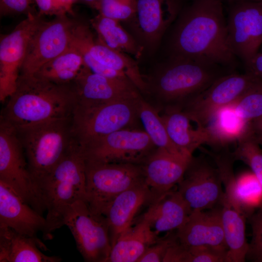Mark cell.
<instances>
[{
    "mask_svg": "<svg viewBox=\"0 0 262 262\" xmlns=\"http://www.w3.org/2000/svg\"><path fill=\"white\" fill-rule=\"evenodd\" d=\"M172 57L216 66L231 64L221 0H195L181 14L171 41Z\"/></svg>",
    "mask_w": 262,
    "mask_h": 262,
    "instance_id": "cell-1",
    "label": "cell"
},
{
    "mask_svg": "<svg viewBox=\"0 0 262 262\" xmlns=\"http://www.w3.org/2000/svg\"><path fill=\"white\" fill-rule=\"evenodd\" d=\"M76 104L72 83L58 84L34 75H20L0 119L18 131L71 117Z\"/></svg>",
    "mask_w": 262,
    "mask_h": 262,
    "instance_id": "cell-2",
    "label": "cell"
},
{
    "mask_svg": "<svg viewBox=\"0 0 262 262\" xmlns=\"http://www.w3.org/2000/svg\"><path fill=\"white\" fill-rule=\"evenodd\" d=\"M47 211L45 240L64 225L71 206L85 200V160L82 147L74 141L71 147L38 188Z\"/></svg>",
    "mask_w": 262,
    "mask_h": 262,
    "instance_id": "cell-3",
    "label": "cell"
},
{
    "mask_svg": "<svg viewBox=\"0 0 262 262\" xmlns=\"http://www.w3.org/2000/svg\"><path fill=\"white\" fill-rule=\"evenodd\" d=\"M229 73L221 69L219 66L171 57L147 82V92L152 93L164 109H181L217 79Z\"/></svg>",
    "mask_w": 262,
    "mask_h": 262,
    "instance_id": "cell-4",
    "label": "cell"
},
{
    "mask_svg": "<svg viewBox=\"0 0 262 262\" xmlns=\"http://www.w3.org/2000/svg\"><path fill=\"white\" fill-rule=\"evenodd\" d=\"M72 117L16 130L23 146L29 172L38 192L40 184L75 140Z\"/></svg>",
    "mask_w": 262,
    "mask_h": 262,
    "instance_id": "cell-5",
    "label": "cell"
},
{
    "mask_svg": "<svg viewBox=\"0 0 262 262\" xmlns=\"http://www.w3.org/2000/svg\"><path fill=\"white\" fill-rule=\"evenodd\" d=\"M140 94L117 99L86 110L75 109L72 131L81 147L117 131L134 128L138 120Z\"/></svg>",
    "mask_w": 262,
    "mask_h": 262,
    "instance_id": "cell-6",
    "label": "cell"
},
{
    "mask_svg": "<svg viewBox=\"0 0 262 262\" xmlns=\"http://www.w3.org/2000/svg\"><path fill=\"white\" fill-rule=\"evenodd\" d=\"M144 182L141 164L85 161V201L95 213L103 215L121 193Z\"/></svg>",
    "mask_w": 262,
    "mask_h": 262,
    "instance_id": "cell-7",
    "label": "cell"
},
{
    "mask_svg": "<svg viewBox=\"0 0 262 262\" xmlns=\"http://www.w3.org/2000/svg\"><path fill=\"white\" fill-rule=\"evenodd\" d=\"M0 181L14 191L40 213L46 211L29 171L16 130L0 119Z\"/></svg>",
    "mask_w": 262,
    "mask_h": 262,
    "instance_id": "cell-8",
    "label": "cell"
},
{
    "mask_svg": "<svg viewBox=\"0 0 262 262\" xmlns=\"http://www.w3.org/2000/svg\"><path fill=\"white\" fill-rule=\"evenodd\" d=\"M85 262H106L112 249L106 217L92 212L84 200L75 202L65 219Z\"/></svg>",
    "mask_w": 262,
    "mask_h": 262,
    "instance_id": "cell-9",
    "label": "cell"
},
{
    "mask_svg": "<svg viewBox=\"0 0 262 262\" xmlns=\"http://www.w3.org/2000/svg\"><path fill=\"white\" fill-rule=\"evenodd\" d=\"M86 162L142 164L157 148L143 129L117 131L82 147Z\"/></svg>",
    "mask_w": 262,
    "mask_h": 262,
    "instance_id": "cell-10",
    "label": "cell"
},
{
    "mask_svg": "<svg viewBox=\"0 0 262 262\" xmlns=\"http://www.w3.org/2000/svg\"><path fill=\"white\" fill-rule=\"evenodd\" d=\"M177 185V191L192 210L222 206L225 193L219 171L203 156L191 157Z\"/></svg>",
    "mask_w": 262,
    "mask_h": 262,
    "instance_id": "cell-11",
    "label": "cell"
},
{
    "mask_svg": "<svg viewBox=\"0 0 262 262\" xmlns=\"http://www.w3.org/2000/svg\"><path fill=\"white\" fill-rule=\"evenodd\" d=\"M257 80L246 72L225 74L188 100L181 110L196 126L204 127L217 110L235 101Z\"/></svg>",
    "mask_w": 262,
    "mask_h": 262,
    "instance_id": "cell-12",
    "label": "cell"
},
{
    "mask_svg": "<svg viewBox=\"0 0 262 262\" xmlns=\"http://www.w3.org/2000/svg\"><path fill=\"white\" fill-rule=\"evenodd\" d=\"M41 15H27L9 34L0 40V101L3 102L15 91L30 40L42 22Z\"/></svg>",
    "mask_w": 262,
    "mask_h": 262,
    "instance_id": "cell-13",
    "label": "cell"
},
{
    "mask_svg": "<svg viewBox=\"0 0 262 262\" xmlns=\"http://www.w3.org/2000/svg\"><path fill=\"white\" fill-rule=\"evenodd\" d=\"M75 22L66 13L42 21L29 43L20 74L34 75L40 67L66 51L71 43Z\"/></svg>",
    "mask_w": 262,
    "mask_h": 262,
    "instance_id": "cell-14",
    "label": "cell"
},
{
    "mask_svg": "<svg viewBox=\"0 0 262 262\" xmlns=\"http://www.w3.org/2000/svg\"><path fill=\"white\" fill-rule=\"evenodd\" d=\"M228 37L235 56L248 63L262 45V0H244L231 10Z\"/></svg>",
    "mask_w": 262,
    "mask_h": 262,
    "instance_id": "cell-15",
    "label": "cell"
},
{
    "mask_svg": "<svg viewBox=\"0 0 262 262\" xmlns=\"http://www.w3.org/2000/svg\"><path fill=\"white\" fill-rule=\"evenodd\" d=\"M72 83L76 98L75 109L80 110L93 108L140 94L130 80L111 78L97 74L85 65Z\"/></svg>",
    "mask_w": 262,
    "mask_h": 262,
    "instance_id": "cell-16",
    "label": "cell"
},
{
    "mask_svg": "<svg viewBox=\"0 0 262 262\" xmlns=\"http://www.w3.org/2000/svg\"><path fill=\"white\" fill-rule=\"evenodd\" d=\"M178 9L176 0H136V11L129 22L144 49L156 48Z\"/></svg>",
    "mask_w": 262,
    "mask_h": 262,
    "instance_id": "cell-17",
    "label": "cell"
},
{
    "mask_svg": "<svg viewBox=\"0 0 262 262\" xmlns=\"http://www.w3.org/2000/svg\"><path fill=\"white\" fill-rule=\"evenodd\" d=\"M71 44L84 49L100 64L123 74L141 92H147V85L136 62L126 53L110 48L99 38L95 40L87 25L76 22Z\"/></svg>",
    "mask_w": 262,
    "mask_h": 262,
    "instance_id": "cell-18",
    "label": "cell"
},
{
    "mask_svg": "<svg viewBox=\"0 0 262 262\" xmlns=\"http://www.w3.org/2000/svg\"><path fill=\"white\" fill-rule=\"evenodd\" d=\"M192 157L157 148L141 164L145 183L152 192L154 200L172 190L181 180Z\"/></svg>",
    "mask_w": 262,
    "mask_h": 262,
    "instance_id": "cell-19",
    "label": "cell"
},
{
    "mask_svg": "<svg viewBox=\"0 0 262 262\" xmlns=\"http://www.w3.org/2000/svg\"><path fill=\"white\" fill-rule=\"evenodd\" d=\"M222 207L207 211L193 210L176 229L180 243L187 246H209L228 250L222 222Z\"/></svg>",
    "mask_w": 262,
    "mask_h": 262,
    "instance_id": "cell-20",
    "label": "cell"
},
{
    "mask_svg": "<svg viewBox=\"0 0 262 262\" xmlns=\"http://www.w3.org/2000/svg\"><path fill=\"white\" fill-rule=\"evenodd\" d=\"M45 217L14 191L0 181V227H8L22 235L38 239L44 232Z\"/></svg>",
    "mask_w": 262,
    "mask_h": 262,
    "instance_id": "cell-21",
    "label": "cell"
},
{
    "mask_svg": "<svg viewBox=\"0 0 262 262\" xmlns=\"http://www.w3.org/2000/svg\"><path fill=\"white\" fill-rule=\"evenodd\" d=\"M155 197L145 182L134 186L119 195L104 213L109 229L112 247L121 234L132 225L134 218Z\"/></svg>",
    "mask_w": 262,
    "mask_h": 262,
    "instance_id": "cell-22",
    "label": "cell"
},
{
    "mask_svg": "<svg viewBox=\"0 0 262 262\" xmlns=\"http://www.w3.org/2000/svg\"><path fill=\"white\" fill-rule=\"evenodd\" d=\"M250 122L236 113L233 102L217 110L205 126L211 150L230 148L249 131Z\"/></svg>",
    "mask_w": 262,
    "mask_h": 262,
    "instance_id": "cell-23",
    "label": "cell"
},
{
    "mask_svg": "<svg viewBox=\"0 0 262 262\" xmlns=\"http://www.w3.org/2000/svg\"><path fill=\"white\" fill-rule=\"evenodd\" d=\"M192 211L177 190H172L152 202L142 217L159 234L178 229Z\"/></svg>",
    "mask_w": 262,
    "mask_h": 262,
    "instance_id": "cell-24",
    "label": "cell"
},
{
    "mask_svg": "<svg viewBox=\"0 0 262 262\" xmlns=\"http://www.w3.org/2000/svg\"><path fill=\"white\" fill-rule=\"evenodd\" d=\"M47 247L39 239L0 227V262H60L61 257L48 256L39 249Z\"/></svg>",
    "mask_w": 262,
    "mask_h": 262,
    "instance_id": "cell-25",
    "label": "cell"
},
{
    "mask_svg": "<svg viewBox=\"0 0 262 262\" xmlns=\"http://www.w3.org/2000/svg\"><path fill=\"white\" fill-rule=\"evenodd\" d=\"M159 238V234L142 216L117 239L106 262H138L147 250Z\"/></svg>",
    "mask_w": 262,
    "mask_h": 262,
    "instance_id": "cell-26",
    "label": "cell"
},
{
    "mask_svg": "<svg viewBox=\"0 0 262 262\" xmlns=\"http://www.w3.org/2000/svg\"><path fill=\"white\" fill-rule=\"evenodd\" d=\"M168 135L173 144L184 155L192 157L201 145L207 144V135L204 127L196 126L181 109L167 108L161 115Z\"/></svg>",
    "mask_w": 262,
    "mask_h": 262,
    "instance_id": "cell-27",
    "label": "cell"
},
{
    "mask_svg": "<svg viewBox=\"0 0 262 262\" xmlns=\"http://www.w3.org/2000/svg\"><path fill=\"white\" fill-rule=\"evenodd\" d=\"M221 214L228 247L226 262H245L248 249L246 236V217L227 204L222 205Z\"/></svg>",
    "mask_w": 262,
    "mask_h": 262,
    "instance_id": "cell-28",
    "label": "cell"
},
{
    "mask_svg": "<svg viewBox=\"0 0 262 262\" xmlns=\"http://www.w3.org/2000/svg\"><path fill=\"white\" fill-rule=\"evenodd\" d=\"M99 38L111 49L140 58L144 48L121 26L119 21L98 14L91 20Z\"/></svg>",
    "mask_w": 262,
    "mask_h": 262,
    "instance_id": "cell-29",
    "label": "cell"
},
{
    "mask_svg": "<svg viewBox=\"0 0 262 262\" xmlns=\"http://www.w3.org/2000/svg\"><path fill=\"white\" fill-rule=\"evenodd\" d=\"M84 65L80 51L74 46L43 65L33 75L58 84L72 83Z\"/></svg>",
    "mask_w": 262,
    "mask_h": 262,
    "instance_id": "cell-30",
    "label": "cell"
},
{
    "mask_svg": "<svg viewBox=\"0 0 262 262\" xmlns=\"http://www.w3.org/2000/svg\"><path fill=\"white\" fill-rule=\"evenodd\" d=\"M138 114L143 130L157 148L175 154L187 156L182 154L171 141L158 111L142 96L139 101Z\"/></svg>",
    "mask_w": 262,
    "mask_h": 262,
    "instance_id": "cell-31",
    "label": "cell"
},
{
    "mask_svg": "<svg viewBox=\"0 0 262 262\" xmlns=\"http://www.w3.org/2000/svg\"><path fill=\"white\" fill-rule=\"evenodd\" d=\"M235 187L239 212L249 218L262 207V185L251 171L236 176Z\"/></svg>",
    "mask_w": 262,
    "mask_h": 262,
    "instance_id": "cell-32",
    "label": "cell"
},
{
    "mask_svg": "<svg viewBox=\"0 0 262 262\" xmlns=\"http://www.w3.org/2000/svg\"><path fill=\"white\" fill-rule=\"evenodd\" d=\"M249 132L236 144L232 154L236 161L247 164L262 185V149Z\"/></svg>",
    "mask_w": 262,
    "mask_h": 262,
    "instance_id": "cell-33",
    "label": "cell"
},
{
    "mask_svg": "<svg viewBox=\"0 0 262 262\" xmlns=\"http://www.w3.org/2000/svg\"><path fill=\"white\" fill-rule=\"evenodd\" d=\"M233 105L237 114L247 121L262 115V81L257 79Z\"/></svg>",
    "mask_w": 262,
    "mask_h": 262,
    "instance_id": "cell-34",
    "label": "cell"
},
{
    "mask_svg": "<svg viewBox=\"0 0 262 262\" xmlns=\"http://www.w3.org/2000/svg\"><path fill=\"white\" fill-rule=\"evenodd\" d=\"M99 14L118 21H130L136 11V0H98L89 4Z\"/></svg>",
    "mask_w": 262,
    "mask_h": 262,
    "instance_id": "cell-35",
    "label": "cell"
},
{
    "mask_svg": "<svg viewBox=\"0 0 262 262\" xmlns=\"http://www.w3.org/2000/svg\"><path fill=\"white\" fill-rule=\"evenodd\" d=\"M184 246V262H226L227 250L209 246Z\"/></svg>",
    "mask_w": 262,
    "mask_h": 262,
    "instance_id": "cell-36",
    "label": "cell"
},
{
    "mask_svg": "<svg viewBox=\"0 0 262 262\" xmlns=\"http://www.w3.org/2000/svg\"><path fill=\"white\" fill-rule=\"evenodd\" d=\"M252 229V238L248 243L246 259L262 262V207L249 218Z\"/></svg>",
    "mask_w": 262,
    "mask_h": 262,
    "instance_id": "cell-37",
    "label": "cell"
},
{
    "mask_svg": "<svg viewBox=\"0 0 262 262\" xmlns=\"http://www.w3.org/2000/svg\"><path fill=\"white\" fill-rule=\"evenodd\" d=\"M178 241L175 233H168L151 245L138 262H163L168 248Z\"/></svg>",
    "mask_w": 262,
    "mask_h": 262,
    "instance_id": "cell-38",
    "label": "cell"
},
{
    "mask_svg": "<svg viewBox=\"0 0 262 262\" xmlns=\"http://www.w3.org/2000/svg\"><path fill=\"white\" fill-rule=\"evenodd\" d=\"M33 0H0V16L26 14L32 11Z\"/></svg>",
    "mask_w": 262,
    "mask_h": 262,
    "instance_id": "cell-39",
    "label": "cell"
},
{
    "mask_svg": "<svg viewBox=\"0 0 262 262\" xmlns=\"http://www.w3.org/2000/svg\"><path fill=\"white\" fill-rule=\"evenodd\" d=\"M246 66V72L262 81V52L259 51Z\"/></svg>",
    "mask_w": 262,
    "mask_h": 262,
    "instance_id": "cell-40",
    "label": "cell"
},
{
    "mask_svg": "<svg viewBox=\"0 0 262 262\" xmlns=\"http://www.w3.org/2000/svg\"><path fill=\"white\" fill-rule=\"evenodd\" d=\"M249 132L254 139L262 145V115L250 122Z\"/></svg>",
    "mask_w": 262,
    "mask_h": 262,
    "instance_id": "cell-41",
    "label": "cell"
},
{
    "mask_svg": "<svg viewBox=\"0 0 262 262\" xmlns=\"http://www.w3.org/2000/svg\"><path fill=\"white\" fill-rule=\"evenodd\" d=\"M39 11V14H56V0H34Z\"/></svg>",
    "mask_w": 262,
    "mask_h": 262,
    "instance_id": "cell-42",
    "label": "cell"
},
{
    "mask_svg": "<svg viewBox=\"0 0 262 262\" xmlns=\"http://www.w3.org/2000/svg\"><path fill=\"white\" fill-rule=\"evenodd\" d=\"M76 0H56V15L70 11L72 4Z\"/></svg>",
    "mask_w": 262,
    "mask_h": 262,
    "instance_id": "cell-43",
    "label": "cell"
},
{
    "mask_svg": "<svg viewBox=\"0 0 262 262\" xmlns=\"http://www.w3.org/2000/svg\"><path fill=\"white\" fill-rule=\"evenodd\" d=\"M84 2L87 3L88 4H90L94 2H96L98 0H81Z\"/></svg>",
    "mask_w": 262,
    "mask_h": 262,
    "instance_id": "cell-44",
    "label": "cell"
},
{
    "mask_svg": "<svg viewBox=\"0 0 262 262\" xmlns=\"http://www.w3.org/2000/svg\"><path fill=\"white\" fill-rule=\"evenodd\" d=\"M240 1H244V0H239Z\"/></svg>",
    "mask_w": 262,
    "mask_h": 262,
    "instance_id": "cell-45",
    "label": "cell"
},
{
    "mask_svg": "<svg viewBox=\"0 0 262 262\" xmlns=\"http://www.w3.org/2000/svg\"></svg>",
    "mask_w": 262,
    "mask_h": 262,
    "instance_id": "cell-46",
    "label": "cell"
}]
</instances>
